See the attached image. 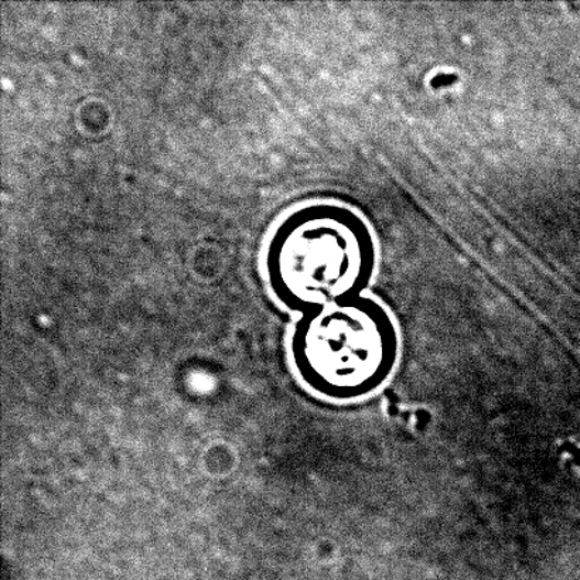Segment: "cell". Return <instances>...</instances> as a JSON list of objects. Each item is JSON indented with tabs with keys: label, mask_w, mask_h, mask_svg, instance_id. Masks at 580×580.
Returning a JSON list of instances; mask_svg holds the SVG:
<instances>
[{
	"label": "cell",
	"mask_w": 580,
	"mask_h": 580,
	"mask_svg": "<svg viewBox=\"0 0 580 580\" xmlns=\"http://www.w3.org/2000/svg\"><path fill=\"white\" fill-rule=\"evenodd\" d=\"M375 266L370 226L339 203L297 207L277 225L266 247L271 291L302 316L364 296Z\"/></svg>",
	"instance_id": "1"
},
{
	"label": "cell",
	"mask_w": 580,
	"mask_h": 580,
	"mask_svg": "<svg viewBox=\"0 0 580 580\" xmlns=\"http://www.w3.org/2000/svg\"><path fill=\"white\" fill-rule=\"evenodd\" d=\"M291 350L297 373L311 391L350 403L374 394L393 374L398 330L380 302L360 296L302 316Z\"/></svg>",
	"instance_id": "2"
}]
</instances>
